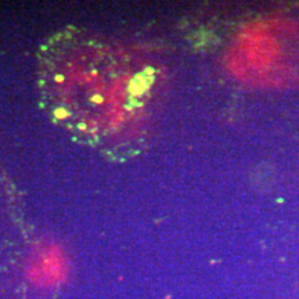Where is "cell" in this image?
I'll return each instance as SVG.
<instances>
[{"mask_svg": "<svg viewBox=\"0 0 299 299\" xmlns=\"http://www.w3.org/2000/svg\"><path fill=\"white\" fill-rule=\"evenodd\" d=\"M37 75L40 107L75 141L112 161L141 151L155 86L151 65L69 28L42 43Z\"/></svg>", "mask_w": 299, "mask_h": 299, "instance_id": "1", "label": "cell"}, {"mask_svg": "<svg viewBox=\"0 0 299 299\" xmlns=\"http://www.w3.org/2000/svg\"><path fill=\"white\" fill-rule=\"evenodd\" d=\"M252 43L253 69L267 82L278 83L287 79L298 58L299 33L288 24L274 21L259 29Z\"/></svg>", "mask_w": 299, "mask_h": 299, "instance_id": "2", "label": "cell"}]
</instances>
